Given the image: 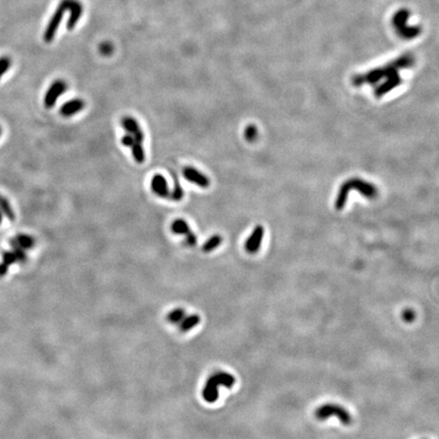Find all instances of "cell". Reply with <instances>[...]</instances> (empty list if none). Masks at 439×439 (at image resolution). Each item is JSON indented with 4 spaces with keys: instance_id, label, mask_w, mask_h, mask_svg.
Returning <instances> with one entry per match:
<instances>
[{
    "instance_id": "obj_30",
    "label": "cell",
    "mask_w": 439,
    "mask_h": 439,
    "mask_svg": "<svg viewBox=\"0 0 439 439\" xmlns=\"http://www.w3.org/2000/svg\"><path fill=\"white\" fill-rule=\"evenodd\" d=\"M0 135H2V128H0Z\"/></svg>"
},
{
    "instance_id": "obj_23",
    "label": "cell",
    "mask_w": 439,
    "mask_h": 439,
    "mask_svg": "<svg viewBox=\"0 0 439 439\" xmlns=\"http://www.w3.org/2000/svg\"><path fill=\"white\" fill-rule=\"evenodd\" d=\"M184 243L186 244L187 246H189V247H194V246H197V244H198V237H197V235H195L194 233H192V232L190 231L189 233H187V234L185 235Z\"/></svg>"
},
{
    "instance_id": "obj_3",
    "label": "cell",
    "mask_w": 439,
    "mask_h": 439,
    "mask_svg": "<svg viewBox=\"0 0 439 439\" xmlns=\"http://www.w3.org/2000/svg\"><path fill=\"white\" fill-rule=\"evenodd\" d=\"M353 189L360 191L364 195V197H366L368 199H375L378 194V190L376 189V187L373 186L372 184L366 182V181H363L360 179L349 180L340 187V189L338 191L336 203H335L336 209L340 210L345 207L347 199H348V193Z\"/></svg>"
},
{
    "instance_id": "obj_18",
    "label": "cell",
    "mask_w": 439,
    "mask_h": 439,
    "mask_svg": "<svg viewBox=\"0 0 439 439\" xmlns=\"http://www.w3.org/2000/svg\"><path fill=\"white\" fill-rule=\"evenodd\" d=\"M130 149L132 151V156L135 162L138 164L143 163L145 160V155H144V150L142 148V143L134 141V143L130 146Z\"/></svg>"
},
{
    "instance_id": "obj_28",
    "label": "cell",
    "mask_w": 439,
    "mask_h": 439,
    "mask_svg": "<svg viewBox=\"0 0 439 439\" xmlns=\"http://www.w3.org/2000/svg\"><path fill=\"white\" fill-rule=\"evenodd\" d=\"M101 51H102L103 54L108 55V54H110V52L112 51V48H111L108 44H104V45L101 47Z\"/></svg>"
},
{
    "instance_id": "obj_17",
    "label": "cell",
    "mask_w": 439,
    "mask_h": 439,
    "mask_svg": "<svg viewBox=\"0 0 439 439\" xmlns=\"http://www.w3.org/2000/svg\"><path fill=\"white\" fill-rule=\"evenodd\" d=\"M171 231L177 235H186L189 233L190 227L183 219H177L171 224Z\"/></svg>"
},
{
    "instance_id": "obj_1",
    "label": "cell",
    "mask_w": 439,
    "mask_h": 439,
    "mask_svg": "<svg viewBox=\"0 0 439 439\" xmlns=\"http://www.w3.org/2000/svg\"><path fill=\"white\" fill-rule=\"evenodd\" d=\"M415 59L410 54H405L400 58L394 60L392 63H388L385 66L372 69L364 74H359L353 77V83L355 85H362L363 83H375L381 79L385 81L378 86L375 92L377 97L384 96L389 93L396 86L402 83V78L400 77V69H405L413 66Z\"/></svg>"
},
{
    "instance_id": "obj_14",
    "label": "cell",
    "mask_w": 439,
    "mask_h": 439,
    "mask_svg": "<svg viewBox=\"0 0 439 439\" xmlns=\"http://www.w3.org/2000/svg\"><path fill=\"white\" fill-rule=\"evenodd\" d=\"M10 243L11 246H18L28 250L35 246V239L27 234H18L15 238L10 240Z\"/></svg>"
},
{
    "instance_id": "obj_10",
    "label": "cell",
    "mask_w": 439,
    "mask_h": 439,
    "mask_svg": "<svg viewBox=\"0 0 439 439\" xmlns=\"http://www.w3.org/2000/svg\"><path fill=\"white\" fill-rule=\"evenodd\" d=\"M65 4H66V12L70 13L67 22V29L72 30L75 28L77 22L82 16V12H83L82 5L78 2V0H65Z\"/></svg>"
},
{
    "instance_id": "obj_20",
    "label": "cell",
    "mask_w": 439,
    "mask_h": 439,
    "mask_svg": "<svg viewBox=\"0 0 439 439\" xmlns=\"http://www.w3.org/2000/svg\"><path fill=\"white\" fill-rule=\"evenodd\" d=\"M173 177H174V187L169 194V198L174 202H179L183 199L184 192H183V189L180 185V182L178 181V178L175 175Z\"/></svg>"
},
{
    "instance_id": "obj_26",
    "label": "cell",
    "mask_w": 439,
    "mask_h": 439,
    "mask_svg": "<svg viewBox=\"0 0 439 439\" xmlns=\"http://www.w3.org/2000/svg\"><path fill=\"white\" fill-rule=\"evenodd\" d=\"M3 257H4V260H5L4 262H5L8 267H10L11 265H13V264H15V262L18 261L17 256H16V254L14 253V251H5L4 254H3Z\"/></svg>"
},
{
    "instance_id": "obj_22",
    "label": "cell",
    "mask_w": 439,
    "mask_h": 439,
    "mask_svg": "<svg viewBox=\"0 0 439 439\" xmlns=\"http://www.w3.org/2000/svg\"><path fill=\"white\" fill-rule=\"evenodd\" d=\"M12 60L8 56L0 57V78L4 76V74L11 68Z\"/></svg>"
},
{
    "instance_id": "obj_8",
    "label": "cell",
    "mask_w": 439,
    "mask_h": 439,
    "mask_svg": "<svg viewBox=\"0 0 439 439\" xmlns=\"http://www.w3.org/2000/svg\"><path fill=\"white\" fill-rule=\"evenodd\" d=\"M182 174L187 181L197 184L202 188H208L210 186L211 182L208 176L193 167H184L182 170Z\"/></svg>"
},
{
    "instance_id": "obj_16",
    "label": "cell",
    "mask_w": 439,
    "mask_h": 439,
    "mask_svg": "<svg viewBox=\"0 0 439 439\" xmlns=\"http://www.w3.org/2000/svg\"><path fill=\"white\" fill-rule=\"evenodd\" d=\"M222 242H223V238L220 235H214L204 243L202 249L206 253L212 252L213 250H215L221 245Z\"/></svg>"
},
{
    "instance_id": "obj_25",
    "label": "cell",
    "mask_w": 439,
    "mask_h": 439,
    "mask_svg": "<svg viewBox=\"0 0 439 439\" xmlns=\"http://www.w3.org/2000/svg\"><path fill=\"white\" fill-rule=\"evenodd\" d=\"M257 136V128L254 125H249L247 126L246 130H245V137L248 141H254L255 138Z\"/></svg>"
},
{
    "instance_id": "obj_24",
    "label": "cell",
    "mask_w": 439,
    "mask_h": 439,
    "mask_svg": "<svg viewBox=\"0 0 439 439\" xmlns=\"http://www.w3.org/2000/svg\"><path fill=\"white\" fill-rule=\"evenodd\" d=\"M402 318H403V320L405 322L412 323L416 319V312L413 309H411V308L405 309L403 311V313H402Z\"/></svg>"
},
{
    "instance_id": "obj_11",
    "label": "cell",
    "mask_w": 439,
    "mask_h": 439,
    "mask_svg": "<svg viewBox=\"0 0 439 439\" xmlns=\"http://www.w3.org/2000/svg\"><path fill=\"white\" fill-rule=\"evenodd\" d=\"M264 228L261 226H257L250 237L247 239L245 243V249L249 253H256L261 246V241L264 238Z\"/></svg>"
},
{
    "instance_id": "obj_6",
    "label": "cell",
    "mask_w": 439,
    "mask_h": 439,
    "mask_svg": "<svg viewBox=\"0 0 439 439\" xmlns=\"http://www.w3.org/2000/svg\"><path fill=\"white\" fill-rule=\"evenodd\" d=\"M65 12H66L65 0H61V3L59 4L58 8L56 9L55 13L53 14V16L51 17L50 21H49V23L46 27V30L44 33V40L46 43H51L52 40L54 39Z\"/></svg>"
},
{
    "instance_id": "obj_2",
    "label": "cell",
    "mask_w": 439,
    "mask_h": 439,
    "mask_svg": "<svg viewBox=\"0 0 439 439\" xmlns=\"http://www.w3.org/2000/svg\"><path fill=\"white\" fill-rule=\"evenodd\" d=\"M236 382L235 377L225 371L213 373L206 382L203 389V398L207 403H215L219 398V386L232 388Z\"/></svg>"
},
{
    "instance_id": "obj_9",
    "label": "cell",
    "mask_w": 439,
    "mask_h": 439,
    "mask_svg": "<svg viewBox=\"0 0 439 439\" xmlns=\"http://www.w3.org/2000/svg\"><path fill=\"white\" fill-rule=\"evenodd\" d=\"M120 124L126 130L127 133H129L133 136L135 141L142 143V141L144 139V135H143V132H142L138 122L136 121V119H134L131 116H124L121 118Z\"/></svg>"
},
{
    "instance_id": "obj_21",
    "label": "cell",
    "mask_w": 439,
    "mask_h": 439,
    "mask_svg": "<svg viewBox=\"0 0 439 439\" xmlns=\"http://www.w3.org/2000/svg\"><path fill=\"white\" fill-rule=\"evenodd\" d=\"M185 314H186V312L183 308H176L168 313L167 320L172 324L178 325L179 322L182 320V318L185 316Z\"/></svg>"
},
{
    "instance_id": "obj_5",
    "label": "cell",
    "mask_w": 439,
    "mask_h": 439,
    "mask_svg": "<svg viewBox=\"0 0 439 439\" xmlns=\"http://www.w3.org/2000/svg\"><path fill=\"white\" fill-rule=\"evenodd\" d=\"M409 18L410 12L408 10H400L393 19V24L397 33L404 39L416 38L421 32L420 27L409 26Z\"/></svg>"
},
{
    "instance_id": "obj_15",
    "label": "cell",
    "mask_w": 439,
    "mask_h": 439,
    "mask_svg": "<svg viewBox=\"0 0 439 439\" xmlns=\"http://www.w3.org/2000/svg\"><path fill=\"white\" fill-rule=\"evenodd\" d=\"M201 322V317L198 314H185L182 320L177 325L181 332H187Z\"/></svg>"
},
{
    "instance_id": "obj_29",
    "label": "cell",
    "mask_w": 439,
    "mask_h": 439,
    "mask_svg": "<svg viewBox=\"0 0 439 439\" xmlns=\"http://www.w3.org/2000/svg\"><path fill=\"white\" fill-rule=\"evenodd\" d=\"M3 223V214H2V211H0V224Z\"/></svg>"
},
{
    "instance_id": "obj_19",
    "label": "cell",
    "mask_w": 439,
    "mask_h": 439,
    "mask_svg": "<svg viewBox=\"0 0 439 439\" xmlns=\"http://www.w3.org/2000/svg\"><path fill=\"white\" fill-rule=\"evenodd\" d=\"M0 211H2V214H4L10 221L14 222L16 219L14 210L10 204V202L6 199L0 197Z\"/></svg>"
},
{
    "instance_id": "obj_13",
    "label": "cell",
    "mask_w": 439,
    "mask_h": 439,
    "mask_svg": "<svg viewBox=\"0 0 439 439\" xmlns=\"http://www.w3.org/2000/svg\"><path fill=\"white\" fill-rule=\"evenodd\" d=\"M85 103L81 99H73L64 103L60 108V114L63 117H71L83 110Z\"/></svg>"
},
{
    "instance_id": "obj_27",
    "label": "cell",
    "mask_w": 439,
    "mask_h": 439,
    "mask_svg": "<svg viewBox=\"0 0 439 439\" xmlns=\"http://www.w3.org/2000/svg\"><path fill=\"white\" fill-rule=\"evenodd\" d=\"M134 138H133V136L131 135V134H129V133H126L125 135H123L122 136V138H121V143L123 144V145H125V146H127V148H130V146L134 143Z\"/></svg>"
},
{
    "instance_id": "obj_12",
    "label": "cell",
    "mask_w": 439,
    "mask_h": 439,
    "mask_svg": "<svg viewBox=\"0 0 439 439\" xmlns=\"http://www.w3.org/2000/svg\"><path fill=\"white\" fill-rule=\"evenodd\" d=\"M151 188L153 192L157 194L159 198H163V199L169 198V194H170L169 186L166 178L163 175L157 174L152 178Z\"/></svg>"
},
{
    "instance_id": "obj_4",
    "label": "cell",
    "mask_w": 439,
    "mask_h": 439,
    "mask_svg": "<svg viewBox=\"0 0 439 439\" xmlns=\"http://www.w3.org/2000/svg\"><path fill=\"white\" fill-rule=\"evenodd\" d=\"M314 417L319 421H324L330 417H336L345 426H350L353 423L352 415L344 407L336 404H324L320 406L315 410Z\"/></svg>"
},
{
    "instance_id": "obj_7",
    "label": "cell",
    "mask_w": 439,
    "mask_h": 439,
    "mask_svg": "<svg viewBox=\"0 0 439 439\" xmlns=\"http://www.w3.org/2000/svg\"><path fill=\"white\" fill-rule=\"evenodd\" d=\"M67 90V83L63 79L54 80L51 85L48 87L45 98H44V105L47 109H51L55 106L58 101L59 97L64 94Z\"/></svg>"
}]
</instances>
